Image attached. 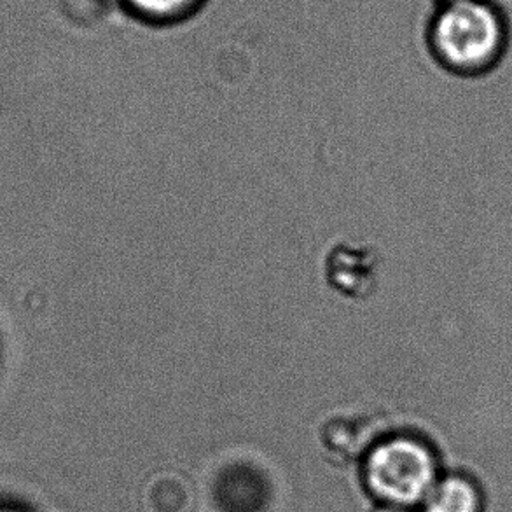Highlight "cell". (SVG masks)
<instances>
[{"instance_id": "6", "label": "cell", "mask_w": 512, "mask_h": 512, "mask_svg": "<svg viewBox=\"0 0 512 512\" xmlns=\"http://www.w3.org/2000/svg\"><path fill=\"white\" fill-rule=\"evenodd\" d=\"M374 512H411L409 511L408 507H399V506H385L380 507L378 511Z\"/></svg>"}, {"instance_id": "7", "label": "cell", "mask_w": 512, "mask_h": 512, "mask_svg": "<svg viewBox=\"0 0 512 512\" xmlns=\"http://www.w3.org/2000/svg\"><path fill=\"white\" fill-rule=\"evenodd\" d=\"M434 2H444V0H434Z\"/></svg>"}, {"instance_id": "4", "label": "cell", "mask_w": 512, "mask_h": 512, "mask_svg": "<svg viewBox=\"0 0 512 512\" xmlns=\"http://www.w3.org/2000/svg\"><path fill=\"white\" fill-rule=\"evenodd\" d=\"M423 507L425 512H481V493L471 479L446 476L437 479Z\"/></svg>"}, {"instance_id": "3", "label": "cell", "mask_w": 512, "mask_h": 512, "mask_svg": "<svg viewBox=\"0 0 512 512\" xmlns=\"http://www.w3.org/2000/svg\"><path fill=\"white\" fill-rule=\"evenodd\" d=\"M324 275L343 298H371L380 289V252L366 243H338L327 254Z\"/></svg>"}, {"instance_id": "5", "label": "cell", "mask_w": 512, "mask_h": 512, "mask_svg": "<svg viewBox=\"0 0 512 512\" xmlns=\"http://www.w3.org/2000/svg\"><path fill=\"white\" fill-rule=\"evenodd\" d=\"M203 0H125L130 13L153 25H168L184 20Z\"/></svg>"}, {"instance_id": "2", "label": "cell", "mask_w": 512, "mask_h": 512, "mask_svg": "<svg viewBox=\"0 0 512 512\" xmlns=\"http://www.w3.org/2000/svg\"><path fill=\"white\" fill-rule=\"evenodd\" d=\"M366 485L387 506L423 504L437 483V458L422 437H385L367 453Z\"/></svg>"}, {"instance_id": "1", "label": "cell", "mask_w": 512, "mask_h": 512, "mask_svg": "<svg viewBox=\"0 0 512 512\" xmlns=\"http://www.w3.org/2000/svg\"><path fill=\"white\" fill-rule=\"evenodd\" d=\"M423 49L437 69L485 76L512 51V16L500 0H444L423 30Z\"/></svg>"}]
</instances>
